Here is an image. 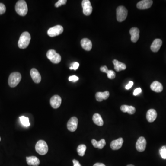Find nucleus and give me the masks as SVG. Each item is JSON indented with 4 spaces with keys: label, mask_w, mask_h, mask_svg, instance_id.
I'll return each instance as SVG.
<instances>
[{
    "label": "nucleus",
    "mask_w": 166,
    "mask_h": 166,
    "mask_svg": "<svg viewBox=\"0 0 166 166\" xmlns=\"http://www.w3.org/2000/svg\"><path fill=\"white\" fill-rule=\"evenodd\" d=\"M30 34L27 31H24L22 33L18 41V45L20 49H24L29 45L30 42Z\"/></svg>",
    "instance_id": "f257e3e1"
},
{
    "label": "nucleus",
    "mask_w": 166,
    "mask_h": 166,
    "mask_svg": "<svg viewBox=\"0 0 166 166\" xmlns=\"http://www.w3.org/2000/svg\"><path fill=\"white\" fill-rule=\"evenodd\" d=\"M16 12L19 15L24 16L27 14L28 7L27 2L24 0H20L17 2L15 7Z\"/></svg>",
    "instance_id": "f03ea898"
},
{
    "label": "nucleus",
    "mask_w": 166,
    "mask_h": 166,
    "mask_svg": "<svg viewBox=\"0 0 166 166\" xmlns=\"http://www.w3.org/2000/svg\"><path fill=\"white\" fill-rule=\"evenodd\" d=\"M21 79V75L19 72H14L11 73L8 78V85L12 88L15 87L19 84Z\"/></svg>",
    "instance_id": "7ed1b4c3"
},
{
    "label": "nucleus",
    "mask_w": 166,
    "mask_h": 166,
    "mask_svg": "<svg viewBox=\"0 0 166 166\" xmlns=\"http://www.w3.org/2000/svg\"><path fill=\"white\" fill-rule=\"evenodd\" d=\"M35 149L36 152L40 155H44L48 152L49 148L45 141L40 140L37 143Z\"/></svg>",
    "instance_id": "20e7f679"
},
{
    "label": "nucleus",
    "mask_w": 166,
    "mask_h": 166,
    "mask_svg": "<svg viewBox=\"0 0 166 166\" xmlns=\"http://www.w3.org/2000/svg\"><path fill=\"white\" fill-rule=\"evenodd\" d=\"M128 11L125 7L120 6L118 7L116 9V18L118 21H123L127 17Z\"/></svg>",
    "instance_id": "39448f33"
},
{
    "label": "nucleus",
    "mask_w": 166,
    "mask_h": 166,
    "mask_svg": "<svg viewBox=\"0 0 166 166\" xmlns=\"http://www.w3.org/2000/svg\"><path fill=\"white\" fill-rule=\"evenodd\" d=\"M48 59L54 64H58L61 62L62 57L60 54H58L55 50L50 49L47 53Z\"/></svg>",
    "instance_id": "423d86ee"
},
{
    "label": "nucleus",
    "mask_w": 166,
    "mask_h": 166,
    "mask_svg": "<svg viewBox=\"0 0 166 166\" xmlns=\"http://www.w3.org/2000/svg\"><path fill=\"white\" fill-rule=\"evenodd\" d=\"M63 31V28L62 26L57 25L48 30L47 34L50 37H54L61 34Z\"/></svg>",
    "instance_id": "0eeeda50"
},
{
    "label": "nucleus",
    "mask_w": 166,
    "mask_h": 166,
    "mask_svg": "<svg viewBox=\"0 0 166 166\" xmlns=\"http://www.w3.org/2000/svg\"><path fill=\"white\" fill-rule=\"evenodd\" d=\"M83 14L85 15L89 16L92 12V7L89 0H83L82 2Z\"/></svg>",
    "instance_id": "6e6552de"
},
{
    "label": "nucleus",
    "mask_w": 166,
    "mask_h": 166,
    "mask_svg": "<svg viewBox=\"0 0 166 166\" xmlns=\"http://www.w3.org/2000/svg\"><path fill=\"white\" fill-rule=\"evenodd\" d=\"M78 124V119L76 117H72L68 121L67 128L71 132H75L76 130Z\"/></svg>",
    "instance_id": "1a4fd4ad"
},
{
    "label": "nucleus",
    "mask_w": 166,
    "mask_h": 166,
    "mask_svg": "<svg viewBox=\"0 0 166 166\" xmlns=\"http://www.w3.org/2000/svg\"><path fill=\"white\" fill-rule=\"evenodd\" d=\"M146 140L144 137H140L138 139L136 144V148L139 152L145 151L146 147Z\"/></svg>",
    "instance_id": "9d476101"
},
{
    "label": "nucleus",
    "mask_w": 166,
    "mask_h": 166,
    "mask_svg": "<svg viewBox=\"0 0 166 166\" xmlns=\"http://www.w3.org/2000/svg\"><path fill=\"white\" fill-rule=\"evenodd\" d=\"M50 104L54 109H58L60 107L62 104V98L58 95H55L50 99Z\"/></svg>",
    "instance_id": "9b49d317"
},
{
    "label": "nucleus",
    "mask_w": 166,
    "mask_h": 166,
    "mask_svg": "<svg viewBox=\"0 0 166 166\" xmlns=\"http://www.w3.org/2000/svg\"><path fill=\"white\" fill-rule=\"evenodd\" d=\"M153 1L152 0H143L139 2L137 4V7L139 9H148L152 7Z\"/></svg>",
    "instance_id": "f8f14e48"
},
{
    "label": "nucleus",
    "mask_w": 166,
    "mask_h": 166,
    "mask_svg": "<svg viewBox=\"0 0 166 166\" xmlns=\"http://www.w3.org/2000/svg\"><path fill=\"white\" fill-rule=\"evenodd\" d=\"M130 33L131 35V41L133 43L137 42L139 38V30L138 28L132 27L130 29Z\"/></svg>",
    "instance_id": "ddd939ff"
},
{
    "label": "nucleus",
    "mask_w": 166,
    "mask_h": 166,
    "mask_svg": "<svg viewBox=\"0 0 166 166\" xmlns=\"http://www.w3.org/2000/svg\"><path fill=\"white\" fill-rule=\"evenodd\" d=\"M30 76L33 81L36 84H38L41 81V76L39 72L36 69H32L30 72Z\"/></svg>",
    "instance_id": "4468645a"
},
{
    "label": "nucleus",
    "mask_w": 166,
    "mask_h": 166,
    "mask_svg": "<svg viewBox=\"0 0 166 166\" xmlns=\"http://www.w3.org/2000/svg\"><path fill=\"white\" fill-rule=\"evenodd\" d=\"M124 140L122 138H119L118 139L112 141L110 144V147L113 150H118L121 148L123 145Z\"/></svg>",
    "instance_id": "2eb2a0df"
},
{
    "label": "nucleus",
    "mask_w": 166,
    "mask_h": 166,
    "mask_svg": "<svg viewBox=\"0 0 166 166\" xmlns=\"http://www.w3.org/2000/svg\"><path fill=\"white\" fill-rule=\"evenodd\" d=\"M162 42L161 39H155L153 42L151 46L152 51L154 52H157L159 50L162 45Z\"/></svg>",
    "instance_id": "dca6fc26"
},
{
    "label": "nucleus",
    "mask_w": 166,
    "mask_h": 166,
    "mask_svg": "<svg viewBox=\"0 0 166 166\" xmlns=\"http://www.w3.org/2000/svg\"><path fill=\"white\" fill-rule=\"evenodd\" d=\"M81 46L82 48L86 51H90L92 47V43L90 39L88 38H83L81 40Z\"/></svg>",
    "instance_id": "f3484780"
},
{
    "label": "nucleus",
    "mask_w": 166,
    "mask_h": 166,
    "mask_svg": "<svg viewBox=\"0 0 166 166\" xmlns=\"http://www.w3.org/2000/svg\"><path fill=\"white\" fill-rule=\"evenodd\" d=\"M157 117V113L154 109H150L148 111L146 114V118L149 122H153Z\"/></svg>",
    "instance_id": "a211bd4d"
},
{
    "label": "nucleus",
    "mask_w": 166,
    "mask_h": 166,
    "mask_svg": "<svg viewBox=\"0 0 166 166\" xmlns=\"http://www.w3.org/2000/svg\"><path fill=\"white\" fill-rule=\"evenodd\" d=\"M27 162L28 165L29 166H38L40 164V161L37 157L34 156L27 157Z\"/></svg>",
    "instance_id": "6ab92c4d"
},
{
    "label": "nucleus",
    "mask_w": 166,
    "mask_h": 166,
    "mask_svg": "<svg viewBox=\"0 0 166 166\" xmlns=\"http://www.w3.org/2000/svg\"><path fill=\"white\" fill-rule=\"evenodd\" d=\"M110 97V92L108 91L104 92H98L96 94V98L98 102H102L104 100L107 99Z\"/></svg>",
    "instance_id": "aec40b11"
},
{
    "label": "nucleus",
    "mask_w": 166,
    "mask_h": 166,
    "mask_svg": "<svg viewBox=\"0 0 166 166\" xmlns=\"http://www.w3.org/2000/svg\"><path fill=\"white\" fill-rule=\"evenodd\" d=\"M151 89L155 92L159 93L162 91L163 90V86L161 83L158 81H155L151 84Z\"/></svg>",
    "instance_id": "412c9836"
},
{
    "label": "nucleus",
    "mask_w": 166,
    "mask_h": 166,
    "mask_svg": "<svg viewBox=\"0 0 166 166\" xmlns=\"http://www.w3.org/2000/svg\"><path fill=\"white\" fill-rule=\"evenodd\" d=\"M113 63L114 65V69L116 71H121L124 70L126 69V65L123 63L119 62L117 60H113Z\"/></svg>",
    "instance_id": "4be33fe9"
},
{
    "label": "nucleus",
    "mask_w": 166,
    "mask_h": 166,
    "mask_svg": "<svg viewBox=\"0 0 166 166\" xmlns=\"http://www.w3.org/2000/svg\"><path fill=\"white\" fill-rule=\"evenodd\" d=\"M93 122L97 125L98 126H103L104 125V120L101 115L99 113H96L93 115L92 117Z\"/></svg>",
    "instance_id": "5701e85b"
},
{
    "label": "nucleus",
    "mask_w": 166,
    "mask_h": 166,
    "mask_svg": "<svg viewBox=\"0 0 166 166\" xmlns=\"http://www.w3.org/2000/svg\"><path fill=\"white\" fill-rule=\"evenodd\" d=\"M86 146L85 145H80L78 147L77 152L79 156H83L86 151Z\"/></svg>",
    "instance_id": "b1692460"
},
{
    "label": "nucleus",
    "mask_w": 166,
    "mask_h": 166,
    "mask_svg": "<svg viewBox=\"0 0 166 166\" xmlns=\"http://www.w3.org/2000/svg\"><path fill=\"white\" fill-rule=\"evenodd\" d=\"M20 121L24 126L28 127L30 126L29 119L28 118L24 116H21L20 117Z\"/></svg>",
    "instance_id": "393cba45"
},
{
    "label": "nucleus",
    "mask_w": 166,
    "mask_h": 166,
    "mask_svg": "<svg viewBox=\"0 0 166 166\" xmlns=\"http://www.w3.org/2000/svg\"><path fill=\"white\" fill-rule=\"evenodd\" d=\"M159 152L162 158L166 159V145L163 146L161 148Z\"/></svg>",
    "instance_id": "a878e982"
},
{
    "label": "nucleus",
    "mask_w": 166,
    "mask_h": 166,
    "mask_svg": "<svg viewBox=\"0 0 166 166\" xmlns=\"http://www.w3.org/2000/svg\"><path fill=\"white\" fill-rule=\"evenodd\" d=\"M106 144V143L105 139H102L101 140L98 141L97 148H98L99 149H102L105 146Z\"/></svg>",
    "instance_id": "bb28decb"
},
{
    "label": "nucleus",
    "mask_w": 166,
    "mask_h": 166,
    "mask_svg": "<svg viewBox=\"0 0 166 166\" xmlns=\"http://www.w3.org/2000/svg\"><path fill=\"white\" fill-rule=\"evenodd\" d=\"M107 74V78L110 79H114L115 78V73L113 71L109 70Z\"/></svg>",
    "instance_id": "cd10ccee"
},
{
    "label": "nucleus",
    "mask_w": 166,
    "mask_h": 166,
    "mask_svg": "<svg viewBox=\"0 0 166 166\" xmlns=\"http://www.w3.org/2000/svg\"><path fill=\"white\" fill-rule=\"evenodd\" d=\"M71 66L70 67L69 69L70 70H76L78 69L79 67V64L77 62H74L71 64Z\"/></svg>",
    "instance_id": "c85d7f7f"
},
{
    "label": "nucleus",
    "mask_w": 166,
    "mask_h": 166,
    "mask_svg": "<svg viewBox=\"0 0 166 166\" xmlns=\"http://www.w3.org/2000/svg\"><path fill=\"white\" fill-rule=\"evenodd\" d=\"M67 1L66 0H59L55 4V7L58 8L59 7L62 5H65L66 4Z\"/></svg>",
    "instance_id": "c756f323"
},
{
    "label": "nucleus",
    "mask_w": 166,
    "mask_h": 166,
    "mask_svg": "<svg viewBox=\"0 0 166 166\" xmlns=\"http://www.w3.org/2000/svg\"><path fill=\"white\" fill-rule=\"evenodd\" d=\"M6 11V8L3 3H0V15L4 14Z\"/></svg>",
    "instance_id": "7c9ffc66"
},
{
    "label": "nucleus",
    "mask_w": 166,
    "mask_h": 166,
    "mask_svg": "<svg viewBox=\"0 0 166 166\" xmlns=\"http://www.w3.org/2000/svg\"><path fill=\"white\" fill-rule=\"evenodd\" d=\"M130 106L126 105H123L120 107V110L123 113H127L129 109Z\"/></svg>",
    "instance_id": "2f4dec72"
},
{
    "label": "nucleus",
    "mask_w": 166,
    "mask_h": 166,
    "mask_svg": "<svg viewBox=\"0 0 166 166\" xmlns=\"http://www.w3.org/2000/svg\"><path fill=\"white\" fill-rule=\"evenodd\" d=\"M69 80L72 82H76L78 81L79 78L78 77L76 76V75L71 76L69 77Z\"/></svg>",
    "instance_id": "473e14b6"
},
{
    "label": "nucleus",
    "mask_w": 166,
    "mask_h": 166,
    "mask_svg": "<svg viewBox=\"0 0 166 166\" xmlns=\"http://www.w3.org/2000/svg\"><path fill=\"white\" fill-rule=\"evenodd\" d=\"M141 92H142V90L140 88H137L134 90V92H133V95L134 96H137L140 93H141Z\"/></svg>",
    "instance_id": "72a5a7b5"
},
{
    "label": "nucleus",
    "mask_w": 166,
    "mask_h": 166,
    "mask_svg": "<svg viewBox=\"0 0 166 166\" xmlns=\"http://www.w3.org/2000/svg\"><path fill=\"white\" fill-rule=\"evenodd\" d=\"M100 70L102 72H105V73H107L109 70L107 69V67L106 65H104V66H101L100 68Z\"/></svg>",
    "instance_id": "f704fd0d"
},
{
    "label": "nucleus",
    "mask_w": 166,
    "mask_h": 166,
    "mask_svg": "<svg viewBox=\"0 0 166 166\" xmlns=\"http://www.w3.org/2000/svg\"><path fill=\"white\" fill-rule=\"evenodd\" d=\"M133 85V82L132 81H130L128 84L126 86V90H129V89H131V87Z\"/></svg>",
    "instance_id": "c9c22d12"
},
{
    "label": "nucleus",
    "mask_w": 166,
    "mask_h": 166,
    "mask_svg": "<svg viewBox=\"0 0 166 166\" xmlns=\"http://www.w3.org/2000/svg\"><path fill=\"white\" fill-rule=\"evenodd\" d=\"M73 163V166H82L79 163V161L76 160L74 159L72 161Z\"/></svg>",
    "instance_id": "e433bc0d"
},
{
    "label": "nucleus",
    "mask_w": 166,
    "mask_h": 166,
    "mask_svg": "<svg viewBox=\"0 0 166 166\" xmlns=\"http://www.w3.org/2000/svg\"><path fill=\"white\" fill-rule=\"evenodd\" d=\"M97 142L96 140L93 139L91 140V143H92V145H93V146L95 148H97Z\"/></svg>",
    "instance_id": "4c0bfd02"
},
{
    "label": "nucleus",
    "mask_w": 166,
    "mask_h": 166,
    "mask_svg": "<svg viewBox=\"0 0 166 166\" xmlns=\"http://www.w3.org/2000/svg\"><path fill=\"white\" fill-rule=\"evenodd\" d=\"M93 166H106L104 164L102 163H97L94 164Z\"/></svg>",
    "instance_id": "58836bf2"
},
{
    "label": "nucleus",
    "mask_w": 166,
    "mask_h": 166,
    "mask_svg": "<svg viewBox=\"0 0 166 166\" xmlns=\"http://www.w3.org/2000/svg\"><path fill=\"white\" fill-rule=\"evenodd\" d=\"M127 166H134V165H128Z\"/></svg>",
    "instance_id": "ea45409f"
},
{
    "label": "nucleus",
    "mask_w": 166,
    "mask_h": 166,
    "mask_svg": "<svg viewBox=\"0 0 166 166\" xmlns=\"http://www.w3.org/2000/svg\"><path fill=\"white\" fill-rule=\"evenodd\" d=\"M1 140V137H0V141Z\"/></svg>",
    "instance_id": "a19ab883"
}]
</instances>
